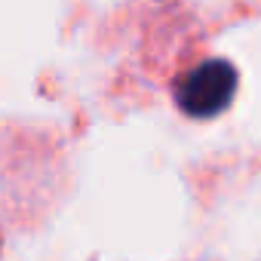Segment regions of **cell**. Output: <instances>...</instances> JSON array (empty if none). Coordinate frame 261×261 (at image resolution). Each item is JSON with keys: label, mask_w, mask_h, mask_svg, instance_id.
I'll return each mask as SVG.
<instances>
[{"label": "cell", "mask_w": 261, "mask_h": 261, "mask_svg": "<svg viewBox=\"0 0 261 261\" xmlns=\"http://www.w3.org/2000/svg\"><path fill=\"white\" fill-rule=\"evenodd\" d=\"M233 92L237 68L224 59H206L175 83V105L194 120H209L233 101Z\"/></svg>", "instance_id": "6da1fadb"}]
</instances>
